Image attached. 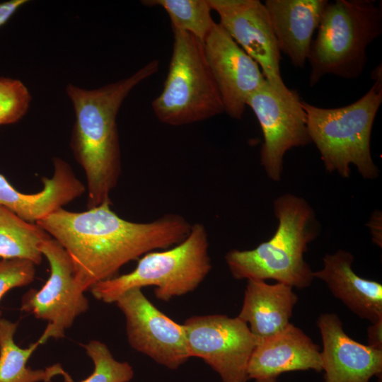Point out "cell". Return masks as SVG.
I'll return each instance as SVG.
<instances>
[{
	"label": "cell",
	"mask_w": 382,
	"mask_h": 382,
	"mask_svg": "<svg viewBox=\"0 0 382 382\" xmlns=\"http://www.w3.org/2000/svg\"><path fill=\"white\" fill-rule=\"evenodd\" d=\"M110 204L105 202L82 212L61 208L36 223L67 252L84 291L115 277L127 262L178 244L191 228L192 224L176 214L149 222L127 221Z\"/></svg>",
	"instance_id": "cell-1"
},
{
	"label": "cell",
	"mask_w": 382,
	"mask_h": 382,
	"mask_svg": "<svg viewBox=\"0 0 382 382\" xmlns=\"http://www.w3.org/2000/svg\"><path fill=\"white\" fill-rule=\"evenodd\" d=\"M158 67V61L153 59L129 76L98 88L66 87L75 113L70 146L85 171L88 209L110 202L121 173L116 122L120 108L130 91Z\"/></svg>",
	"instance_id": "cell-2"
},
{
	"label": "cell",
	"mask_w": 382,
	"mask_h": 382,
	"mask_svg": "<svg viewBox=\"0 0 382 382\" xmlns=\"http://www.w3.org/2000/svg\"><path fill=\"white\" fill-rule=\"evenodd\" d=\"M279 221L273 236L251 250L233 249L225 255L236 279H274L293 288L308 287L313 271L303 258L307 247L317 236L312 208L303 198L286 194L274 202Z\"/></svg>",
	"instance_id": "cell-3"
},
{
	"label": "cell",
	"mask_w": 382,
	"mask_h": 382,
	"mask_svg": "<svg viewBox=\"0 0 382 382\" xmlns=\"http://www.w3.org/2000/svg\"><path fill=\"white\" fill-rule=\"evenodd\" d=\"M374 83L359 100L337 108L317 107L301 101L311 142L318 148L326 170L343 178L355 166L365 179H375L378 169L371 154L374 122L382 103V70L373 71Z\"/></svg>",
	"instance_id": "cell-4"
},
{
	"label": "cell",
	"mask_w": 382,
	"mask_h": 382,
	"mask_svg": "<svg viewBox=\"0 0 382 382\" xmlns=\"http://www.w3.org/2000/svg\"><path fill=\"white\" fill-rule=\"evenodd\" d=\"M308 61L309 83L332 74L354 79L367 62L366 49L382 33V8L373 0H336L326 5Z\"/></svg>",
	"instance_id": "cell-5"
},
{
	"label": "cell",
	"mask_w": 382,
	"mask_h": 382,
	"mask_svg": "<svg viewBox=\"0 0 382 382\" xmlns=\"http://www.w3.org/2000/svg\"><path fill=\"white\" fill-rule=\"evenodd\" d=\"M209 249L205 226L195 223L178 244L144 255L133 271L99 282L91 291L98 300L113 303L129 289L153 286L156 298L169 301L193 291L204 281L212 269Z\"/></svg>",
	"instance_id": "cell-6"
},
{
	"label": "cell",
	"mask_w": 382,
	"mask_h": 382,
	"mask_svg": "<svg viewBox=\"0 0 382 382\" xmlns=\"http://www.w3.org/2000/svg\"><path fill=\"white\" fill-rule=\"evenodd\" d=\"M173 32L168 74L151 103L156 117L163 124L182 126L221 114L224 105L203 43L187 33Z\"/></svg>",
	"instance_id": "cell-7"
},
{
	"label": "cell",
	"mask_w": 382,
	"mask_h": 382,
	"mask_svg": "<svg viewBox=\"0 0 382 382\" xmlns=\"http://www.w3.org/2000/svg\"><path fill=\"white\" fill-rule=\"evenodd\" d=\"M40 251L49 262L50 277L40 289H32L24 294L21 310L47 322L38 340L42 345L51 337H64L75 318L88 310V301L64 248L50 237L42 243Z\"/></svg>",
	"instance_id": "cell-8"
},
{
	"label": "cell",
	"mask_w": 382,
	"mask_h": 382,
	"mask_svg": "<svg viewBox=\"0 0 382 382\" xmlns=\"http://www.w3.org/2000/svg\"><path fill=\"white\" fill-rule=\"evenodd\" d=\"M190 357L203 359L221 382H247L248 365L257 344L248 325L238 316H195L183 324Z\"/></svg>",
	"instance_id": "cell-9"
},
{
	"label": "cell",
	"mask_w": 382,
	"mask_h": 382,
	"mask_svg": "<svg viewBox=\"0 0 382 382\" xmlns=\"http://www.w3.org/2000/svg\"><path fill=\"white\" fill-rule=\"evenodd\" d=\"M301 101L296 91L282 96L267 81L247 101V106L255 115L263 134L261 164L274 181L281 178L285 153L311 142Z\"/></svg>",
	"instance_id": "cell-10"
},
{
	"label": "cell",
	"mask_w": 382,
	"mask_h": 382,
	"mask_svg": "<svg viewBox=\"0 0 382 382\" xmlns=\"http://www.w3.org/2000/svg\"><path fill=\"white\" fill-rule=\"evenodd\" d=\"M115 303L125 316L127 340L133 349L170 369L191 357L183 325L160 311L141 289L127 291Z\"/></svg>",
	"instance_id": "cell-11"
},
{
	"label": "cell",
	"mask_w": 382,
	"mask_h": 382,
	"mask_svg": "<svg viewBox=\"0 0 382 382\" xmlns=\"http://www.w3.org/2000/svg\"><path fill=\"white\" fill-rule=\"evenodd\" d=\"M219 24L258 64L267 82L282 96L291 91L280 73L279 51L265 4L258 0H208Z\"/></svg>",
	"instance_id": "cell-12"
},
{
	"label": "cell",
	"mask_w": 382,
	"mask_h": 382,
	"mask_svg": "<svg viewBox=\"0 0 382 382\" xmlns=\"http://www.w3.org/2000/svg\"><path fill=\"white\" fill-rule=\"evenodd\" d=\"M203 45L224 112L241 119L250 96L267 81L260 66L219 23Z\"/></svg>",
	"instance_id": "cell-13"
},
{
	"label": "cell",
	"mask_w": 382,
	"mask_h": 382,
	"mask_svg": "<svg viewBox=\"0 0 382 382\" xmlns=\"http://www.w3.org/2000/svg\"><path fill=\"white\" fill-rule=\"evenodd\" d=\"M317 325L325 382H369L382 374V350L349 337L335 313L321 314Z\"/></svg>",
	"instance_id": "cell-14"
},
{
	"label": "cell",
	"mask_w": 382,
	"mask_h": 382,
	"mask_svg": "<svg viewBox=\"0 0 382 382\" xmlns=\"http://www.w3.org/2000/svg\"><path fill=\"white\" fill-rule=\"evenodd\" d=\"M307 370L323 371L320 347L290 323L277 334L257 342L247 372L248 380L255 382H278L284 373Z\"/></svg>",
	"instance_id": "cell-15"
},
{
	"label": "cell",
	"mask_w": 382,
	"mask_h": 382,
	"mask_svg": "<svg viewBox=\"0 0 382 382\" xmlns=\"http://www.w3.org/2000/svg\"><path fill=\"white\" fill-rule=\"evenodd\" d=\"M43 189L37 193L25 194L15 189L0 173V206L22 219L33 224L62 208L86 190L70 166L59 158L54 159V174L42 178Z\"/></svg>",
	"instance_id": "cell-16"
},
{
	"label": "cell",
	"mask_w": 382,
	"mask_h": 382,
	"mask_svg": "<svg viewBox=\"0 0 382 382\" xmlns=\"http://www.w3.org/2000/svg\"><path fill=\"white\" fill-rule=\"evenodd\" d=\"M328 3L327 0L265 1L279 51L294 66L301 68L308 61L313 35Z\"/></svg>",
	"instance_id": "cell-17"
},
{
	"label": "cell",
	"mask_w": 382,
	"mask_h": 382,
	"mask_svg": "<svg viewBox=\"0 0 382 382\" xmlns=\"http://www.w3.org/2000/svg\"><path fill=\"white\" fill-rule=\"evenodd\" d=\"M323 261V269L313 272L314 278L323 280L332 295L359 318L371 323L382 319V285L354 272L352 253L338 250L325 255Z\"/></svg>",
	"instance_id": "cell-18"
},
{
	"label": "cell",
	"mask_w": 382,
	"mask_h": 382,
	"mask_svg": "<svg viewBox=\"0 0 382 382\" xmlns=\"http://www.w3.org/2000/svg\"><path fill=\"white\" fill-rule=\"evenodd\" d=\"M297 301L293 287L288 284L249 279L238 317L247 323L257 342L277 334L291 323Z\"/></svg>",
	"instance_id": "cell-19"
},
{
	"label": "cell",
	"mask_w": 382,
	"mask_h": 382,
	"mask_svg": "<svg viewBox=\"0 0 382 382\" xmlns=\"http://www.w3.org/2000/svg\"><path fill=\"white\" fill-rule=\"evenodd\" d=\"M17 326L18 323L0 318V382H50L58 375L62 376L65 382H74L59 364L45 369L28 367V360L41 344L37 340L28 348L18 347L13 339Z\"/></svg>",
	"instance_id": "cell-20"
},
{
	"label": "cell",
	"mask_w": 382,
	"mask_h": 382,
	"mask_svg": "<svg viewBox=\"0 0 382 382\" xmlns=\"http://www.w3.org/2000/svg\"><path fill=\"white\" fill-rule=\"evenodd\" d=\"M50 237L38 224L29 223L0 206V259H25L40 265V246Z\"/></svg>",
	"instance_id": "cell-21"
},
{
	"label": "cell",
	"mask_w": 382,
	"mask_h": 382,
	"mask_svg": "<svg viewBox=\"0 0 382 382\" xmlns=\"http://www.w3.org/2000/svg\"><path fill=\"white\" fill-rule=\"evenodd\" d=\"M148 6H160L168 13L173 30L185 32L202 43L212 32L214 21L208 0H146Z\"/></svg>",
	"instance_id": "cell-22"
},
{
	"label": "cell",
	"mask_w": 382,
	"mask_h": 382,
	"mask_svg": "<svg viewBox=\"0 0 382 382\" xmlns=\"http://www.w3.org/2000/svg\"><path fill=\"white\" fill-rule=\"evenodd\" d=\"M83 347L92 359L94 369L81 382H128L133 378L132 366L127 362L117 361L105 344L91 340Z\"/></svg>",
	"instance_id": "cell-23"
},
{
	"label": "cell",
	"mask_w": 382,
	"mask_h": 382,
	"mask_svg": "<svg viewBox=\"0 0 382 382\" xmlns=\"http://www.w3.org/2000/svg\"><path fill=\"white\" fill-rule=\"evenodd\" d=\"M32 97L18 79L0 77V125L13 124L28 112Z\"/></svg>",
	"instance_id": "cell-24"
},
{
	"label": "cell",
	"mask_w": 382,
	"mask_h": 382,
	"mask_svg": "<svg viewBox=\"0 0 382 382\" xmlns=\"http://www.w3.org/2000/svg\"><path fill=\"white\" fill-rule=\"evenodd\" d=\"M35 265L25 259H0V301L11 289L28 285L33 281ZM1 314L0 310V317Z\"/></svg>",
	"instance_id": "cell-25"
},
{
	"label": "cell",
	"mask_w": 382,
	"mask_h": 382,
	"mask_svg": "<svg viewBox=\"0 0 382 382\" xmlns=\"http://www.w3.org/2000/svg\"><path fill=\"white\" fill-rule=\"evenodd\" d=\"M26 0H11L0 3V27L4 25Z\"/></svg>",
	"instance_id": "cell-26"
},
{
	"label": "cell",
	"mask_w": 382,
	"mask_h": 382,
	"mask_svg": "<svg viewBox=\"0 0 382 382\" xmlns=\"http://www.w3.org/2000/svg\"><path fill=\"white\" fill-rule=\"evenodd\" d=\"M367 338L368 345L382 350V319L368 327Z\"/></svg>",
	"instance_id": "cell-27"
},
{
	"label": "cell",
	"mask_w": 382,
	"mask_h": 382,
	"mask_svg": "<svg viewBox=\"0 0 382 382\" xmlns=\"http://www.w3.org/2000/svg\"><path fill=\"white\" fill-rule=\"evenodd\" d=\"M381 216L379 217V214L374 213L369 222L373 241L380 247H381V233L379 232V224H381Z\"/></svg>",
	"instance_id": "cell-28"
}]
</instances>
